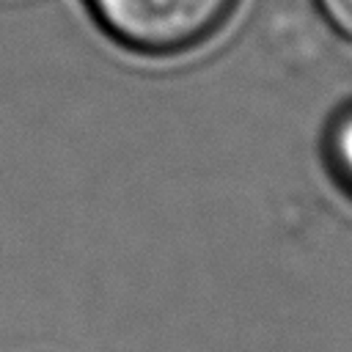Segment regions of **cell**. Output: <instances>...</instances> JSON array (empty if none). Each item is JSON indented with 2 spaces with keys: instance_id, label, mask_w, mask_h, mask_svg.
<instances>
[{
  "instance_id": "obj_1",
  "label": "cell",
  "mask_w": 352,
  "mask_h": 352,
  "mask_svg": "<svg viewBox=\"0 0 352 352\" xmlns=\"http://www.w3.org/2000/svg\"><path fill=\"white\" fill-rule=\"evenodd\" d=\"M94 25L140 58H179L212 41L239 0H82Z\"/></svg>"
},
{
  "instance_id": "obj_3",
  "label": "cell",
  "mask_w": 352,
  "mask_h": 352,
  "mask_svg": "<svg viewBox=\"0 0 352 352\" xmlns=\"http://www.w3.org/2000/svg\"><path fill=\"white\" fill-rule=\"evenodd\" d=\"M322 22L344 41L352 44V0H311Z\"/></svg>"
},
{
  "instance_id": "obj_2",
  "label": "cell",
  "mask_w": 352,
  "mask_h": 352,
  "mask_svg": "<svg viewBox=\"0 0 352 352\" xmlns=\"http://www.w3.org/2000/svg\"><path fill=\"white\" fill-rule=\"evenodd\" d=\"M327 173L341 187L346 198H352V102L344 104L327 124L322 140Z\"/></svg>"
}]
</instances>
